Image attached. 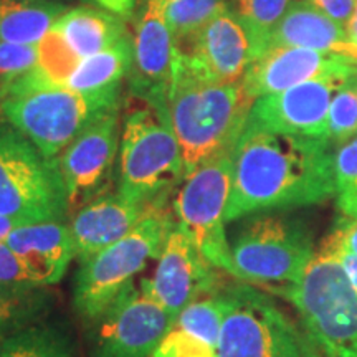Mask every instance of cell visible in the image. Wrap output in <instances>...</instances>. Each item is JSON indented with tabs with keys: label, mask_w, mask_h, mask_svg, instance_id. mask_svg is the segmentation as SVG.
Here are the masks:
<instances>
[{
	"label": "cell",
	"mask_w": 357,
	"mask_h": 357,
	"mask_svg": "<svg viewBox=\"0 0 357 357\" xmlns=\"http://www.w3.org/2000/svg\"><path fill=\"white\" fill-rule=\"evenodd\" d=\"M334 155L328 139L247 124L231 155L225 222L326 202L336 195Z\"/></svg>",
	"instance_id": "obj_1"
},
{
	"label": "cell",
	"mask_w": 357,
	"mask_h": 357,
	"mask_svg": "<svg viewBox=\"0 0 357 357\" xmlns=\"http://www.w3.org/2000/svg\"><path fill=\"white\" fill-rule=\"evenodd\" d=\"M253 102L242 82H205L176 66L166 121L181 146L185 177L208 160L234 154Z\"/></svg>",
	"instance_id": "obj_2"
},
{
	"label": "cell",
	"mask_w": 357,
	"mask_h": 357,
	"mask_svg": "<svg viewBox=\"0 0 357 357\" xmlns=\"http://www.w3.org/2000/svg\"><path fill=\"white\" fill-rule=\"evenodd\" d=\"M121 106V86L79 93L45 83L35 68L2 89L6 121L56 159L89 124Z\"/></svg>",
	"instance_id": "obj_3"
},
{
	"label": "cell",
	"mask_w": 357,
	"mask_h": 357,
	"mask_svg": "<svg viewBox=\"0 0 357 357\" xmlns=\"http://www.w3.org/2000/svg\"><path fill=\"white\" fill-rule=\"evenodd\" d=\"M281 296L300 312L306 334L326 357H357V289L329 234L301 280Z\"/></svg>",
	"instance_id": "obj_4"
},
{
	"label": "cell",
	"mask_w": 357,
	"mask_h": 357,
	"mask_svg": "<svg viewBox=\"0 0 357 357\" xmlns=\"http://www.w3.org/2000/svg\"><path fill=\"white\" fill-rule=\"evenodd\" d=\"M230 252L236 280L283 294L301 280L316 247L300 218L261 212L248 215L236 229Z\"/></svg>",
	"instance_id": "obj_5"
},
{
	"label": "cell",
	"mask_w": 357,
	"mask_h": 357,
	"mask_svg": "<svg viewBox=\"0 0 357 357\" xmlns=\"http://www.w3.org/2000/svg\"><path fill=\"white\" fill-rule=\"evenodd\" d=\"M139 102L123 119L116 192L132 204L154 205L166 202L178 189L185 166L177 137L162 114Z\"/></svg>",
	"instance_id": "obj_6"
},
{
	"label": "cell",
	"mask_w": 357,
	"mask_h": 357,
	"mask_svg": "<svg viewBox=\"0 0 357 357\" xmlns=\"http://www.w3.org/2000/svg\"><path fill=\"white\" fill-rule=\"evenodd\" d=\"M166 202L155 204L121 240L79 261L73 283V307L89 323L131 287L149 260H158L176 225Z\"/></svg>",
	"instance_id": "obj_7"
},
{
	"label": "cell",
	"mask_w": 357,
	"mask_h": 357,
	"mask_svg": "<svg viewBox=\"0 0 357 357\" xmlns=\"http://www.w3.org/2000/svg\"><path fill=\"white\" fill-rule=\"evenodd\" d=\"M222 328L218 357H311L318 351L306 333L253 284L218 288Z\"/></svg>",
	"instance_id": "obj_8"
},
{
	"label": "cell",
	"mask_w": 357,
	"mask_h": 357,
	"mask_svg": "<svg viewBox=\"0 0 357 357\" xmlns=\"http://www.w3.org/2000/svg\"><path fill=\"white\" fill-rule=\"evenodd\" d=\"M68 213L58 160L12 124L0 123V215L35 223L66 220Z\"/></svg>",
	"instance_id": "obj_9"
},
{
	"label": "cell",
	"mask_w": 357,
	"mask_h": 357,
	"mask_svg": "<svg viewBox=\"0 0 357 357\" xmlns=\"http://www.w3.org/2000/svg\"><path fill=\"white\" fill-rule=\"evenodd\" d=\"M231 155L208 160L190 172L174 194L172 212L205 260L234 276L230 240L225 230Z\"/></svg>",
	"instance_id": "obj_10"
},
{
	"label": "cell",
	"mask_w": 357,
	"mask_h": 357,
	"mask_svg": "<svg viewBox=\"0 0 357 357\" xmlns=\"http://www.w3.org/2000/svg\"><path fill=\"white\" fill-rule=\"evenodd\" d=\"M176 316L136 284L124 289L108 307L86 323L91 357H151Z\"/></svg>",
	"instance_id": "obj_11"
},
{
	"label": "cell",
	"mask_w": 357,
	"mask_h": 357,
	"mask_svg": "<svg viewBox=\"0 0 357 357\" xmlns=\"http://www.w3.org/2000/svg\"><path fill=\"white\" fill-rule=\"evenodd\" d=\"M121 106L91 123L58 155L70 212L108 194L121 144Z\"/></svg>",
	"instance_id": "obj_12"
},
{
	"label": "cell",
	"mask_w": 357,
	"mask_h": 357,
	"mask_svg": "<svg viewBox=\"0 0 357 357\" xmlns=\"http://www.w3.org/2000/svg\"><path fill=\"white\" fill-rule=\"evenodd\" d=\"M134 17L129 91L166 119L169 91L176 71V40L167 24L164 0H139Z\"/></svg>",
	"instance_id": "obj_13"
},
{
	"label": "cell",
	"mask_w": 357,
	"mask_h": 357,
	"mask_svg": "<svg viewBox=\"0 0 357 357\" xmlns=\"http://www.w3.org/2000/svg\"><path fill=\"white\" fill-rule=\"evenodd\" d=\"M252 60L247 30L230 7L223 8L190 37L176 42L177 68L205 82H242Z\"/></svg>",
	"instance_id": "obj_14"
},
{
	"label": "cell",
	"mask_w": 357,
	"mask_h": 357,
	"mask_svg": "<svg viewBox=\"0 0 357 357\" xmlns=\"http://www.w3.org/2000/svg\"><path fill=\"white\" fill-rule=\"evenodd\" d=\"M354 71L326 75L296 84L287 91L258 98L253 102L247 124L328 139V118L333 98Z\"/></svg>",
	"instance_id": "obj_15"
},
{
	"label": "cell",
	"mask_w": 357,
	"mask_h": 357,
	"mask_svg": "<svg viewBox=\"0 0 357 357\" xmlns=\"http://www.w3.org/2000/svg\"><path fill=\"white\" fill-rule=\"evenodd\" d=\"M215 270L176 222L164 245L153 280H142L141 289L177 318L187 306L217 289Z\"/></svg>",
	"instance_id": "obj_16"
},
{
	"label": "cell",
	"mask_w": 357,
	"mask_h": 357,
	"mask_svg": "<svg viewBox=\"0 0 357 357\" xmlns=\"http://www.w3.org/2000/svg\"><path fill=\"white\" fill-rule=\"evenodd\" d=\"M357 61L298 47H268L252 60L242 83L253 100L287 91L326 75L351 73Z\"/></svg>",
	"instance_id": "obj_17"
},
{
	"label": "cell",
	"mask_w": 357,
	"mask_h": 357,
	"mask_svg": "<svg viewBox=\"0 0 357 357\" xmlns=\"http://www.w3.org/2000/svg\"><path fill=\"white\" fill-rule=\"evenodd\" d=\"M151 207L153 205L129 202L118 192H108L83 205L68 223L78 260H86L121 240L142 220Z\"/></svg>",
	"instance_id": "obj_18"
},
{
	"label": "cell",
	"mask_w": 357,
	"mask_h": 357,
	"mask_svg": "<svg viewBox=\"0 0 357 357\" xmlns=\"http://www.w3.org/2000/svg\"><path fill=\"white\" fill-rule=\"evenodd\" d=\"M268 47H298L357 61V43L346 26L329 19L305 0H293L268 38Z\"/></svg>",
	"instance_id": "obj_19"
},
{
	"label": "cell",
	"mask_w": 357,
	"mask_h": 357,
	"mask_svg": "<svg viewBox=\"0 0 357 357\" xmlns=\"http://www.w3.org/2000/svg\"><path fill=\"white\" fill-rule=\"evenodd\" d=\"M6 243L37 270L47 287L63 278L71 260L77 257L66 220L24 223L7 236Z\"/></svg>",
	"instance_id": "obj_20"
},
{
	"label": "cell",
	"mask_w": 357,
	"mask_h": 357,
	"mask_svg": "<svg viewBox=\"0 0 357 357\" xmlns=\"http://www.w3.org/2000/svg\"><path fill=\"white\" fill-rule=\"evenodd\" d=\"M53 29L82 60L113 47L131 35L126 20L86 3L66 8Z\"/></svg>",
	"instance_id": "obj_21"
},
{
	"label": "cell",
	"mask_w": 357,
	"mask_h": 357,
	"mask_svg": "<svg viewBox=\"0 0 357 357\" xmlns=\"http://www.w3.org/2000/svg\"><path fill=\"white\" fill-rule=\"evenodd\" d=\"M66 8L56 0H0V43L38 45Z\"/></svg>",
	"instance_id": "obj_22"
},
{
	"label": "cell",
	"mask_w": 357,
	"mask_h": 357,
	"mask_svg": "<svg viewBox=\"0 0 357 357\" xmlns=\"http://www.w3.org/2000/svg\"><path fill=\"white\" fill-rule=\"evenodd\" d=\"M0 357H78V346L70 324L48 316L2 341Z\"/></svg>",
	"instance_id": "obj_23"
},
{
	"label": "cell",
	"mask_w": 357,
	"mask_h": 357,
	"mask_svg": "<svg viewBox=\"0 0 357 357\" xmlns=\"http://www.w3.org/2000/svg\"><path fill=\"white\" fill-rule=\"evenodd\" d=\"M132 65V32L96 55L83 58L66 86L79 93H101L119 88Z\"/></svg>",
	"instance_id": "obj_24"
},
{
	"label": "cell",
	"mask_w": 357,
	"mask_h": 357,
	"mask_svg": "<svg viewBox=\"0 0 357 357\" xmlns=\"http://www.w3.org/2000/svg\"><path fill=\"white\" fill-rule=\"evenodd\" d=\"M55 301L48 287L0 284V342L52 316Z\"/></svg>",
	"instance_id": "obj_25"
},
{
	"label": "cell",
	"mask_w": 357,
	"mask_h": 357,
	"mask_svg": "<svg viewBox=\"0 0 357 357\" xmlns=\"http://www.w3.org/2000/svg\"><path fill=\"white\" fill-rule=\"evenodd\" d=\"M293 0H235V15L252 43L253 58L266 48L268 38L283 19Z\"/></svg>",
	"instance_id": "obj_26"
},
{
	"label": "cell",
	"mask_w": 357,
	"mask_h": 357,
	"mask_svg": "<svg viewBox=\"0 0 357 357\" xmlns=\"http://www.w3.org/2000/svg\"><path fill=\"white\" fill-rule=\"evenodd\" d=\"M79 61L82 58L71 50L55 29H52L38 43V63L35 66V73L45 83L66 86Z\"/></svg>",
	"instance_id": "obj_27"
},
{
	"label": "cell",
	"mask_w": 357,
	"mask_h": 357,
	"mask_svg": "<svg viewBox=\"0 0 357 357\" xmlns=\"http://www.w3.org/2000/svg\"><path fill=\"white\" fill-rule=\"evenodd\" d=\"M227 7L225 0H164V12L176 42L190 37Z\"/></svg>",
	"instance_id": "obj_28"
},
{
	"label": "cell",
	"mask_w": 357,
	"mask_h": 357,
	"mask_svg": "<svg viewBox=\"0 0 357 357\" xmlns=\"http://www.w3.org/2000/svg\"><path fill=\"white\" fill-rule=\"evenodd\" d=\"M337 220L357 218V136L339 146L334 155Z\"/></svg>",
	"instance_id": "obj_29"
},
{
	"label": "cell",
	"mask_w": 357,
	"mask_h": 357,
	"mask_svg": "<svg viewBox=\"0 0 357 357\" xmlns=\"http://www.w3.org/2000/svg\"><path fill=\"white\" fill-rule=\"evenodd\" d=\"M357 136V71L351 75L333 98L328 118V141L336 147Z\"/></svg>",
	"instance_id": "obj_30"
},
{
	"label": "cell",
	"mask_w": 357,
	"mask_h": 357,
	"mask_svg": "<svg viewBox=\"0 0 357 357\" xmlns=\"http://www.w3.org/2000/svg\"><path fill=\"white\" fill-rule=\"evenodd\" d=\"M174 326L195 334V336L202 337L218 347L222 328V303L220 296H218V288L213 293L205 294V296L199 298L197 301L187 306L177 316Z\"/></svg>",
	"instance_id": "obj_31"
},
{
	"label": "cell",
	"mask_w": 357,
	"mask_h": 357,
	"mask_svg": "<svg viewBox=\"0 0 357 357\" xmlns=\"http://www.w3.org/2000/svg\"><path fill=\"white\" fill-rule=\"evenodd\" d=\"M151 357H218V347L174 326Z\"/></svg>",
	"instance_id": "obj_32"
},
{
	"label": "cell",
	"mask_w": 357,
	"mask_h": 357,
	"mask_svg": "<svg viewBox=\"0 0 357 357\" xmlns=\"http://www.w3.org/2000/svg\"><path fill=\"white\" fill-rule=\"evenodd\" d=\"M38 63V45L0 43V84L7 86Z\"/></svg>",
	"instance_id": "obj_33"
},
{
	"label": "cell",
	"mask_w": 357,
	"mask_h": 357,
	"mask_svg": "<svg viewBox=\"0 0 357 357\" xmlns=\"http://www.w3.org/2000/svg\"><path fill=\"white\" fill-rule=\"evenodd\" d=\"M0 284L47 287L37 270L6 242H0Z\"/></svg>",
	"instance_id": "obj_34"
},
{
	"label": "cell",
	"mask_w": 357,
	"mask_h": 357,
	"mask_svg": "<svg viewBox=\"0 0 357 357\" xmlns=\"http://www.w3.org/2000/svg\"><path fill=\"white\" fill-rule=\"evenodd\" d=\"M305 2L342 26H347L357 7V0H305Z\"/></svg>",
	"instance_id": "obj_35"
},
{
	"label": "cell",
	"mask_w": 357,
	"mask_h": 357,
	"mask_svg": "<svg viewBox=\"0 0 357 357\" xmlns=\"http://www.w3.org/2000/svg\"><path fill=\"white\" fill-rule=\"evenodd\" d=\"M79 2L114 13L126 22L134 19L137 6H139V0H79Z\"/></svg>",
	"instance_id": "obj_36"
},
{
	"label": "cell",
	"mask_w": 357,
	"mask_h": 357,
	"mask_svg": "<svg viewBox=\"0 0 357 357\" xmlns=\"http://www.w3.org/2000/svg\"><path fill=\"white\" fill-rule=\"evenodd\" d=\"M334 230L341 236L344 247L357 255V218L354 220H337Z\"/></svg>",
	"instance_id": "obj_37"
},
{
	"label": "cell",
	"mask_w": 357,
	"mask_h": 357,
	"mask_svg": "<svg viewBox=\"0 0 357 357\" xmlns=\"http://www.w3.org/2000/svg\"><path fill=\"white\" fill-rule=\"evenodd\" d=\"M24 220H19V218H13V217H7V215H0V242H6L7 236L12 234L17 227L24 225Z\"/></svg>",
	"instance_id": "obj_38"
},
{
	"label": "cell",
	"mask_w": 357,
	"mask_h": 357,
	"mask_svg": "<svg viewBox=\"0 0 357 357\" xmlns=\"http://www.w3.org/2000/svg\"><path fill=\"white\" fill-rule=\"evenodd\" d=\"M346 30H347V33L351 35V38L357 43V7H356L354 15H352V19L349 20V24H347V26H346Z\"/></svg>",
	"instance_id": "obj_39"
},
{
	"label": "cell",
	"mask_w": 357,
	"mask_h": 357,
	"mask_svg": "<svg viewBox=\"0 0 357 357\" xmlns=\"http://www.w3.org/2000/svg\"><path fill=\"white\" fill-rule=\"evenodd\" d=\"M2 89H3V86L0 84V123L6 121V116H3V109H2Z\"/></svg>",
	"instance_id": "obj_40"
},
{
	"label": "cell",
	"mask_w": 357,
	"mask_h": 357,
	"mask_svg": "<svg viewBox=\"0 0 357 357\" xmlns=\"http://www.w3.org/2000/svg\"><path fill=\"white\" fill-rule=\"evenodd\" d=\"M311 357H319V352H318V351H316V352H314V354H312Z\"/></svg>",
	"instance_id": "obj_41"
},
{
	"label": "cell",
	"mask_w": 357,
	"mask_h": 357,
	"mask_svg": "<svg viewBox=\"0 0 357 357\" xmlns=\"http://www.w3.org/2000/svg\"><path fill=\"white\" fill-rule=\"evenodd\" d=\"M0 344H2V342H0Z\"/></svg>",
	"instance_id": "obj_42"
}]
</instances>
